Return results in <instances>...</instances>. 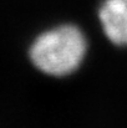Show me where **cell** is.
<instances>
[{"label": "cell", "instance_id": "obj_1", "mask_svg": "<svg viewBox=\"0 0 127 128\" xmlns=\"http://www.w3.org/2000/svg\"><path fill=\"white\" fill-rule=\"evenodd\" d=\"M86 38L75 25H61L42 32L33 42L29 55L33 64L51 76H67L82 62Z\"/></svg>", "mask_w": 127, "mask_h": 128}, {"label": "cell", "instance_id": "obj_2", "mask_svg": "<svg viewBox=\"0 0 127 128\" xmlns=\"http://www.w3.org/2000/svg\"><path fill=\"white\" fill-rule=\"evenodd\" d=\"M98 18L107 39L117 46H127V0H103Z\"/></svg>", "mask_w": 127, "mask_h": 128}]
</instances>
